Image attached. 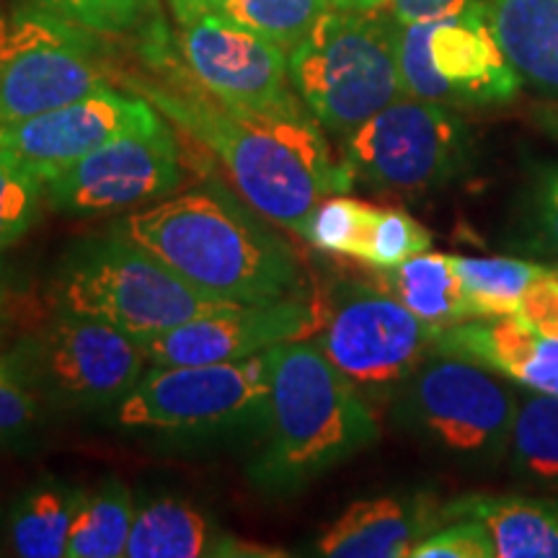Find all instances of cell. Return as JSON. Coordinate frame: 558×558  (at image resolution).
Listing matches in <instances>:
<instances>
[{
    "mask_svg": "<svg viewBox=\"0 0 558 558\" xmlns=\"http://www.w3.org/2000/svg\"><path fill=\"white\" fill-rule=\"evenodd\" d=\"M153 52V65L163 70L169 83L130 81V88L218 156L243 202L264 220L303 239L318 202L347 194L354 184L311 111L259 114L233 109L186 78L158 45Z\"/></svg>",
    "mask_w": 558,
    "mask_h": 558,
    "instance_id": "6da1fadb",
    "label": "cell"
},
{
    "mask_svg": "<svg viewBox=\"0 0 558 558\" xmlns=\"http://www.w3.org/2000/svg\"><path fill=\"white\" fill-rule=\"evenodd\" d=\"M156 254L202 295L233 305H269L308 295L290 243L254 207L199 186L135 209L114 228Z\"/></svg>",
    "mask_w": 558,
    "mask_h": 558,
    "instance_id": "7a4b0ae2",
    "label": "cell"
},
{
    "mask_svg": "<svg viewBox=\"0 0 558 558\" xmlns=\"http://www.w3.org/2000/svg\"><path fill=\"white\" fill-rule=\"evenodd\" d=\"M267 367L262 448L248 465L264 492H295L378 442V418L362 390L333 367L316 339L267 349Z\"/></svg>",
    "mask_w": 558,
    "mask_h": 558,
    "instance_id": "3957f363",
    "label": "cell"
},
{
    "mask_svg": "<svg viewBox=\"0 0 558 558\" xmlns=\"http://www.w3.org/2000/svg\"><path fill=\"white\" fill-rule=\"evenodd\" d=\"M288 60L300 99L339 143L403 96L399 21L388 9H329Z\"/></svg>",
    "mask_w": 558,
    "mask_h": 558,
    "instance_id": "277c9868",
    "label": "cell"
},
{
    "mask_svg": "<svg viewBox=\"0 0 558 558\" xmlns=\"http://www.w3.org/2000/svg\"><path fill=\"white\" fill-rule=\"evenodd\" d=\"M58 308L109 320L145 341L235 305L202 295L156 254L114 230L68 264L58 282Z\"/></svg>",
    "mask_w": 558,
    "mask_h": 558,
    "instance_id": "5b68a950",
    "label": "cell"
},
{
    "mask_svg": "<svg viewBox=\"0 0 558 558\" xmlns=\"http://www.w3.org/2000/svg\"><path fill=\"white\" fill-rule=\"evenodd\" d=\"M518 393L481 362L437 352L407 380L396 418L424 445L465 463H492L509 448Z\"/></svg>",
    "mask_w": 558,
    "mask_h": 558,
    "instance_id": "8992f818",
    "label": "cell"
},
{
    "mask_svg": "<svg viewBox=\"0 0 558 558\" xmlns=\"http://www.w3.org/2000/svg\"><path fill=\"white\" fill-rule=\"evenodd\" d=\"M471 130L452 107L399 96L341 143L352 181L378 192L424 194L469 169Z\"/></svg>",
    "mask_w": 558,
    "mask_h": 558,
    "instance_id": "52a82bcc",
    "label": "cell"
},
{
    "mask_svg": "<svg viewBox=\"0 0 558 558\" xmlns=\"http://www.w3.org/2000/svg\"><path fill=\"white\" fill-rule=\"evenodd\" d=\"M399 73L403 96L452 109L507 104L522 88L484 0L445 19L399 24Z\"/></svg>",
    "mask_w": 558,
    "mask_h": 558,
    "instance_id": "ba28073f",
    "label": "cell"
},
{
    "mask_svg": "<svg viewBox=\"0 0 558 558\" xmlns=\"http://www.w3.org/2000/svg\"><path fill=\"white\" fill-rule=\"evenodd\" d=\"M94 37L37 5L0 13V124L109 88Z\"/></svg>",
    "mask_w": 558,
    "mask_h": 558,
    "instance_id": "9c48e42d",
    "label": "cell"
},
{
    "mask_svg": "<svg viewBox=\"0 0 558 558\" xmlns=\"http://www.w3.org/2000/svg\"><path fill=\"white\" fill-rule=\"evenodd\" d=\"M267 388V352L213 365H153L109 418L128 432H218L262 416Z\"/></svg>",
    "mask_w": 558,
    "mask_h": 558,
    "instance_id": "30bf717a",
    "label": "cell"
},
{
    "mask_svg": "<svg viewBox=\"0 0 558 558\" xmlns=\"http://www.w3.org/2000/svg\"><path fill=\"white\" fill-rule=\"evenodd\" d=\"M16 352L45 403L73 411L114 409L148 367L143 341L109 320L62 308Z\"/></svg>",
    "mask_w": 558,
    "mask_h": 558,
    "instance_id": "8fae6325",
    "label": "cell"
},
{
    "mask_svg": "<svg viewBox=\"0 0 558 558\" xmlns=\"http://www.w3.org/2000/svg\"><path fill=\"white\" fill-rule=\"evenodd\" d=\"M184 181L179 140L156 109L47 181L45 194L60 213L104 215L171 197Z\"/></svg>",
    "mask_w": 558,
    "mask_h": 558,
    "instance_id": "7c38bea8",
    "label": "cell"
},
{
    "mask_svg": "<svg viewBox=\"0 0 558 558\" xmlns=\"http://www.w3.org/2000/svg\"><path fill=\"white\" fill-rule=\"evenodd\" d=\"M437 326L409 311L393 292L347 288L316 339L333 367L360 390L401 386L414 369L437 352Z\"/></svg>",
    "mask_w": 558,
    "mask_h": 558,
    "instance_id": "4fadbf2b",
    "label": "cell"
},
{
    "mask_svg": "<svg viewBox=\"0 0 558 558\" xmlns=\"http://www.w3.org/2000/svg\"><path fill=\"white\" fill-rule=\"evenodd\" d=\"M177 50L181 73L228 107L259 114L308 111L292 86L288 52L218 11L181 21Z\"/></svg>",
    "mask_w": 558,
    "mask_h": 558,
    "instance_id": "5bb4252c",
    "label": "cell"
},
{
    "mask_svg": "<svg viewBox=\"0 0 558 558\" xmlns=\"http://www.w3.org/2000/svg\"><path fill=\"white\" fill-rule=\"evenodd\" d=\"M324 303L311 295L269 305H235L143 341L150 365H213L254 357L282 341L316 337Z\"/></svg>",
    "mask_w": 558,
    "mask_h": 558,
    "instance_id": "9a60e30c",
    "label": "cell"
},
{
    "mask_svg": "<svg viewBox=\"0 0 558 558\" xmlns=\"http://www.w3.org/2000/svg\"><path fill=\"white\" fill-rule=\"evenodd\" d=\"M153 111L156 107L140 94L128 96L109 86L65 107L0 124V153L47 184Z\"/></svg>",
    "mask_w": 558,
    "mask_h": 558,
    "instance_id": "2e32d148",
    "label": "cell"
},
{
    "mask_svg": "<svg viewBox=\"0 0 558 558\" xmlns=\"http://www.w3.org/2000/svg\"><path fill=\"white\" fill-rule=\"evenodd\" d=\"M437 352L481 362L518 386L558 399V339L518 318H476L439 331Z\"/></svg>",
    "mask_w": 558,
    "mask_h": 558,
    "instance_id": "e0dca14e",
    "label": "cell"
},
{
    "mask_svg": "<svg viewBox=\"0 0 558 558\" xmlns=\"http://www.w3.org/2000/svg\"><path fill=\"white\" fill-rule=\"evenodd\" d=\"M429 533V520L414 501L378 497L349 505L316 541L318 556L409 558Z\"/></svg>",
    "mask_w": 558,
    "mask_h": 558,
    "instance_id": "ac0fdd59",
    "label": "cell"
},
{
    "mask_svg": "<svg viewBox=\"0 0 558 558\" xmlns=\"http://www.w3.org/2000/svg\"><path fill=\"white\" fill-rule=\"evenodd\" d=\"M488 24L522 83L558 99V0H484Z\"/></svg>",
    "mask_w": 558,
    "mask_h": 558,
    "instance_id": "d6986e66",
    "label": "cell"
},
{
    "mask_svg": "<svg viewBox=\"0 0 558 558\" xmlns=\"http://www.w3.org/2000/svg\"><path fill=\"white\" fill-rule=\"evenodd\" d=\"M448 518L486 527L497 558H558V505L530 497H463L445 507Z\"/></svg>",
    "mask_w": 558,
    "mask_h": 558,
    "instance_id": "ffe728a7",
    "label": "cell"
},
{
    "mask_svg": "<svg viewBox=\"0 0 558 558\" xmlns=\"http://www.w3.org/2000/svg\"><path fill=\"white\" fill-rule=\"evenodd\" d=\"M241 543L226 538L199 509L181 499L160 497L137 509L124 556L202 558L241 556Z\"/></svg>",
    "mask_w": 558,
    "mask_h": 558,
    "instance_id": "44dd1931",
    "label": "cell"
},
{
    "mask_svg": "<svg viewBox=\"0 0 558 558\" xmlns=\"http://www.w3.org/2000/svg\"><path fill=\"white\" fill-rule=\"evenodd\" d=\"M86 497V488L65 481H39L13 501L5 533L21 558H65L70 527Z\"/></svg>",
    "mask_w": 558,
    "mask_h": 558,
    "instance_id": "7402d4cb",
    "label": "cell"
},
{
    "mask_svg": "<svg viewBox=\"0 0 558 558\" xmlns=\"http://www.w3.org/2000/svg\"><path fill=\"white\" fill-rule=\"evenodd\" d=\"M380 271L386 279V290L437 329H450V326L476 318L450 256L424 251L399 267Z\"/></svg>",
    "mask_w": 558,
    "mask_h": 558,
    "instance_id": "603a6c76",
    "label": "cell"
},
{
    "mask_svg": "<svg viewBox=\"0 0 558 558\" xmlns=\"http://www.w3.org/2000/svg\"><path fill=\"white\" fill-rule=\"evenodd\" d=\"M137 507L132 492L117 476L86 492L70 527L65 558H120L128 550Z\"/></svg>",
    "mask_w": 558,
    "mask_h": 558,
    "instance_id": "cb8c5ba5",
    "label": "cell"
},
{
    "mask_svg": "<svg viewBox=\"0 0 558 558\" xmlns=\"http://www.w3.org/2000/svg\"><path fill=\"white\" fill-rule=\"evenodd\" d=\"M512 473L525 484L558 492V399L530 390L518 403L509 435Z\"/></svg>",
    "mask_w": 558,
    "mask_h": 558,
    "instance_id": "d4e9b609",
    "label": "cell"
},
{
    "mask_svg": "<svg viewBox=\"0 0 558 558\" xmlns=\"http://www.w3.org/2000/svg\"><path fill=\"white\" fill-rule=\"evenodd\" d=\"M476 318H514L530 284L548 267L507 256H450ZM473 318V320H476Z\"/></svg>",
    "mask_w": 558,
    "mask_h": 558,
    "instance_id": "484cf974",
    "label": "cell"
},
{
    "mask_svg": "<svg viewBox=\"0 0 558 558\" xmlns=\"http://www.w3.org/2000/svg\"><path fill=\"white\" fill-rule=\"evenodd\" d=\"M329 9L331 0H220L215 11L290 54Z\"/></svg>",
    "mask_w": 558,
    "mask_h": 558,
    "instance_id": "4316f807",
    "label": "cell"
},
{
    "mask_svg": "<svg viewBox=\"0 0 558 558\" xmlns=\"http://www.w3.org/2000/svg\"><path fill=\"white\" fill-rule=\"evenodd\" d=\"M378 213L380 207L367 205L362 199L331 194V197L320 199L311 213L303 239L329 254L365 262L369 233H373Z\"/></svg>",
    "mask_w": 558,
    "mask_h": 558,
    "instance_id": "83f0119b",
    "label": "cell"
},
{
    "mask_svg": "<svg viewBox=\"0 0 558 558\" xmlns=\"http://www.w3.org/2000/svg\"><path fill=\"white\" fill-rule=\"evenodd\" d=\"M45 399L19 352H0V448H13L41 424Z\"/></svg>",
    "mask_w": 558,
    "mask_h": 558,
    "instance_id": "f1b7e54d",
    "label": "cell"
},
{
    "mask_svg": "<svg viewBox=\"0 0 558 558\" xmlns=\"http://www.w3.org/2000/svg\"><path fill=\"white\" fill-rule=\"evenodd\" d=\"M41 197L45 184L16 158L0 153V251L24 239L37 220Z\"/></svg>",
    "mask_w": 558,
    "mask_h": 558,
    "instance_id": "f546056e",
    "label": "cell"
},
{
    "mask_svg": "<svg viewBox=\"0 0 558 558\" xmlns=\"http://www.w3.org/2000/svg\"><path fill=\"white\" fill-rule=\"evenodd\" d=\"M432 246V233L403 209L380 207L369 233L365 264L375 269L399 267L411 256L424 254Z\"/></svg>",
    "mask_w": 558,
    "mask_h": 558,
    "instance_id": "4dcf8cb0",
    "label": "cell"
},
{
    "mask_svg": "<svg viewBox=\"0 0 558 558\" xmlns=\"http://www.w3.org/2000/svg\"><path fill=\"white\" fill-rule=\"evenodd\" d=\"M29 3L90 34H122L140 24L153 0H29Z\"/></svg>",
    "mask_w": 558,
    "mask_h": 558,
    "instance_id": "1f68e13d",
    "label": "cell"
},
{
    "mask_svg": "<svg viewBox=\"0 0 558 558\" xmlns=\"http://www.w3.org/2000/svg\"><path fill=\"white\" fill-rule=\"evenodd\" d=\"M409 558H497L494 543L486 527L478 520L452 518L448 527L432 530L416 546Z\"/></svg>",
    "mask_w": 558,
    "mask_h": 558,
    "instance_id": "d6a6232c",
    "label": "cell"
},
{
    "mask_svg": "<svg viewBox=\"0 0 558 558\" xmlns=\"http://www.w3.org/2000/svg\"><path fill=\"white\" fill-rule=\"evenodd\" d=\"M525 246L558 259V166L543 169L527 194Z\"/></svg>",
    "mask_w": 558,
    "mask_h": 558,
    "instance_id": "836d02e7",
    "label": "cell"
},
{
    "mask_svg": "<svg viewBox=\"0 0 558 558\" xmlns=\"http://www.w3.org/2000/svg\"><path fill=\"white\" fill-rule=\"evenodd\" d=\"M530 331L541 337L558 339V269L548 267L543 275L530 284L522 298L518 316Z\"/></svg>",
    "mask_w": 558,
    "mask_h": 558,
    "instance_id": "e575fe53",
    "label": "cell"
},
{
    "mask_svg": "<svg viewBox=\"0 0 558 558\" xmlns=\"http://www.w3.org/2000/svg\"><path fill=\"white\" fill-rule=\"evenodd\" d=\"M473 0H388V11L399 24L435 21L463 11Z\"/></svg>",
    "mask_w": 558,
    "mask_h": 558,
    "instance_id": "d590c367",
    "label": "cell"
},
{
    "mask_svg": "<svg viewBox=\"0 0 558 558\" xmlns=\"http://www.w3.org/2000/svg\"><path fill=\"white\" fill-rule=\"evenodd\" d=\"M166 3H169L177 24H181V21H190L194 16H199V13L215 11L220 5V0H166Z\"/></svg>",
    "mask_w": 558,
    "mask_h": 558,
    "instance_id": "8d00e7d4",
    "label": "cell"
},
{
    "mask_svg": "<svg viewBox=\"0 0 558 558\" xmlns=\"http://www.w3.org/2000/svg\"><path fill=\"white\" fill-rule=\"evenodd\" d=\"M333 9H352V11H378L388 9V0H331Z\"/></svg>",
    "mask_w": 558,
    "mask_h": 558,
    "instance_id": "74e56055",
    "label": "cell"
},
{
    "mask_svg": "<svg viewBox=\"0 0 558 558\" xmlns=\"http://www.w3.org/2000/svg\"><path fill=\"white\" fill-rule=\"evenodd\" d=\"M538 122H541V128L546 130L550 137L558 140V107L543 109L541 114H538Z\"/></svg>",
    "mask_w": 558,
    "mask_h": 558,
    "instance_id": "f35d334b",
    "label": "cell"
},
{
    "mask_svg": "<svg viewBox=\"0 0 558 558\" xmlns=\"http://www.w3.org/2000/svg\"><path fill=\"white\" fill-rule=\"evenodd\" d=\"M5 308H9V288H5L3 271H0V329L5 324Z\"/></svg>",
    "mask_w": 558,
    "mask_h": 558,
    "instance_id": "ab89813d",
    "label": "cell"
},
{
    "mask_svg": "<svg viewBox=\"0 0 558 558\" xmlns=\"http://www.w3.org/2000/svg\"><path fill=\"white\" fill-rule=\"evenodd\" d=\"M556 269H558V264H556Z\"/></svg>",
    "mask_w": 558,
    "mask_h": 558,
    "instance_id": "60d3db41",
    "label": "cell"
}]
</instances>
